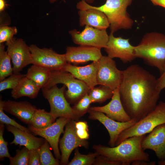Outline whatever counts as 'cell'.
Listing matches in <instances>:
<instances>
[{
	"instance_id": "6da1fadb",
	"label": "cell",
	"mask_w": 165,
	"mask_h": 165,
	"mask_svg": "<svg viewBox=\"0 0 165 165\" xmlns=\"http://www.w3.org/2000/svg\"><path fill=\"white\" fill-rule=\"evenodd\" d=\"M157 80L138 65H131L123 71L119 93L124 108L131 119L138 121L156 107L161 93L157 88Z\"/></svg>"
},
{
	"instance_id": "7a4b0ae2",
	"label": "cell",
	"mask_w": 165,
	"mask_h": 165,
	"mask_svg": "<svg viewBox=\"0 0 165 165\" xmlns=\"http://www.w3.org/2000/svg\"><path fill=\"white\" fill-rule=\"evenodd\" d=\"M146 135L136 136L125 139L119 145L108 147L94 145L93 148L109 160L120 162L122 165H130L136 161H150L148 154L144 151L141 141Z\"/></svg>"
},
{
	"instance_id": "3957f363",
	"label": "cell",
	"mask_w": 165,
	"mask_h": 165,
	"mask_svg": "<svg viewBox=\"0 0 165 165\" xmlns=\"http://www.w3.org/2000/svg\"><path fill=\"white\" fill-rule=\"evenodd\" d=\"M133 0H106L103 5L98 7L91 6L83 0L76 5L79 9L89 8L97 9L103 12L107 17L110 24V33L121 29L132 28L134 21L130 16L127 9Z\"/></svg>"
},
{
	"instance_id": "277c9868",
	"label": "cell",
	"mask_w": 165,
	"mask_h": 165,
	"mask_svg": "<svg viewBox=\"0 0 165 165\" xmlns=\"http://www.w3.org/2000/svg\"><path fill=\"white\" fill-rule=\"evenodd\" d=\"M134 51L136 57L157 68L160 74L165 70V35L156 32L146 33Z\"/></svg>"
},
{
	"instance_id": "5b68a950",
	"label": "cell",
	"mask_w": 165,
	"mask_h": 165,
	"mask_svg": "<svg viewBox=\"0 0 165 165\" xmlns=\"http://www.w3.org/2000/svg\"><path fill=\"white\" fill-rule=\"evenodd\" d=\"M165 123V102L160 101L155 108L134 125L122 132L115 146L129 137L146 135L157 126Z\"/></svg>"
},
{
	"instance_id": "8992f818",
	"label": "cell",
	"mask_w": 165,
	"mask_h": 165,
	"mask_svg": "<svg viewBox=\"0 0 165 165\" xmlns=\"http://www.w3.org/2000/svg\"><path fill=\"white\" fill-rule=\"evenodd\" d=\"M59 83L67 87L65 96L69 103L72 104L76 103L89 94L90 90L83 82L75 78L71 73L62 70L52 71L51 77L44 87L50 88Z\"/></svg>"
},
{
	"instance_id": "52a82bcc",
	"label": "cell",
	"mask_w": 165,
	"mask_h": 165,
	"mask_svg": "<svg viewBox=\"0 0 165 165\" xmlns=\"http://www.w3.org/2000/svg\"><path fill=\"white\" fill-rule=\"evenodd\" d=\"M66 86L59 88L57 85L50 88H42L43 97L48 101L50 106V112L56 119L64 117L74 120L80 118L71 107L65 96Z\"/></svg>"
},
{
	"instance_id": "ba28073f",
	"label": "cell",
	"mask_w": 165,
	"mask_h": 165,
	"mask_svg": "<svg viewBox=\"0 0 165 165\" xmlns=\"http://www.w3.org/2000/svg\"><path fill=\"white\" fill-rule=\"evenodd\" d=\"M96 79L98 85L106 86L113 90L119 88L123 71L116 67L115 61L108 56H102L98 61Z\"/></svg>"
},
{
	"instance_id": "9c48e42d",
	"label": "cell",
	"mask_w": 165,
	"mask_h": 165,
	"mask_svg": "<svg viewBox=\"0 0 165 165\" xmlns=\"http://www.w3.org/2000/svg\"><path fill=\"white\" fill-rule=\"evenodd\" d=\"M32 64L47 68L52 71L62 70L68 63L64 54L57 53L51 48H41L36 45L29 46Z\"/></svg>"
},
{
	"instance_id": "30bf717a",
	"label": "cell",
	"mask_w": 165,
	"mask_h": 165,
	"mask_svg": "<svg viewBox=\"0 0 165 165\" xmlns=\"http://www.w3.org/2000/svg\"><path fill=\"white\" fill-rule=\"evenodd\" d=\"M73 42L79 46L95 47L101 49L106 47L109 35L106 30H101L86 26L81 31L74 29L69 31Z\"/></svg>"
},
{
	"instance_id": "8fae6325",
	"label": "cell",
	"mask_w": 165,
	"mask_h": 165,
	"mask_svg": "<svg viewBox=\"0 0 165 165\" xmlns=\"http://www.w3.org/2000/svg\"><path fill=\"white\" fill-rule=\"evenodd\" d=\"M75 120L70 119L65 126V130L63 137L59 141V148L61 152L60 164L67 165L69 156L72 151L79 147L87 148L89 143L86 140L79 138L76 133Z\"/></svg>"
},
{
	"instance_id": "7c38bea8",
	"label": "cell",
	"mask_w": 165,
	"mask_h": 165,
	"mask_svg": "<svg viewBox=\"0 0 165 165\" xmlns=\"http://www.w3.org/2000/svg\"><path fill=\"white\" fill-rule=\"evenodd\" d=\"M7 51L13 64V73H19L26 66L33 63L29 46L21 38H13L6 42Z\"/></svg>"
},
{
	"instance_id": "4fadbf2b",
	"label": "cell",
	"mask_w": 165,
	"mask_h": 165,
	"mask_svg": "<svg viewBox=\"0 0 165 165\" xmlns=\"http://www.w3.org/2000/svg\"><path fill=\"white\" fill-rule=\"evenodd\" d=\"M70 119L59 117L55 122L46 127L38 129L29 126V129L35 135L41 136L48 142L56 158L59 160L61 157L58 147L59 138L64 132V127Z\"/></svg>"
},
{
	"instance_id": "5bb4252c",
	"label": "cell",
	"mask_w": 165,
	"mask_h": 165,
	"mask_svg": "<svg viewBox=\"0 0 165 165\" xmlns=\"http://www.w3.org/2000/svg\"><path fill=\"white\" fill-rule=\"evenodd\" d=\"M87 112L89 114V119L98 121L106 128L110 137L108 145L111 147L115 146L118 137L122 132L138 121L135 119H131L127 122H119L109 118L101 112L89 109Z\"/></svg>"
},
{
	"instance_id": "9a60e30c",
	"label": "cell",
	"mask_w": 165,
	"mask_h": 165,
	"mask_svg": "<svg viewBox=\"0 0 165 165\" xmlns=\"http://www.w3.org/2000/svg\"><path fill=\"white\" fill-rule=\"evenodd\" d=\"M135 46L131 44L129 39L116 37L110 33L107 46L104 48L108 55L113 59H120L123 63L133 60L136 57L134 54Z\"/></svg>"
},
{
	"instance_id": "2e32d148",
	"label": "cell",
	"mask_w": 165,
	"mask_h": 165,
	"mask_svg": "<svg viewBox=\"0 0 165 165\" xmlns=\"http://www.w3.org/2000/svg\"><path fill=\"white\" fill-rule=\"evenodd\" d=\"M64 54L67 63L74 64L97 61L102 56L101 49L82 46H67Z\"/></svg>"
},
{
	"instance_id": "e0dca14e",
	"label": "cell",
	"mask_w": 165,
	"mask_h": 165,
	"mask_svg": "<svg viewBox=\"0 0 165 165\" xmlns=\"http://www.w3.org/2000/svg\"><path fill=\"white\" fill-rule=\"evenodd\" d=\"M143 138L141 143L144 151H154L160 160H165V123L159 125Z\"/></svg>"
},
{
	"instance_id": "ac0fdd59",
	"label": "cell",
	"mask_w": 165,
	"mask_h": 165,
	"mask_svg": "<svg viewBox=\"0 0 165 165\" xmlns=\"http://www.w3.org/2000/svg\"><path fill=\"white\" fill-rule=\"evenodd\" d=\"M111 101L102 106L90 107L89 110L102 112L109 118L117 121L126 122L131 119L125 111L122 104L119 87L113 90Z\"/></svg>"
},
{
	"instance_id": "d6986e66",
	"label": "cell",
	"mask_w": 165,
	"mask_h": 165,
	"mask_svg": "<svg viewBox=\"0 0 165 165\" xmlns=\"http://www.w3.org/2000/svg\"><path fill=\"white\" fill-rule=\"evenodd\" d=\"M98 65V61L84 66L67 63L62 71L71 73L75 78L84 82L90 89L98 85L96 79Z\"/></svg>"
},
{
	"instance_id": "ffe728a7",
	"label": "cell",
	"mask_w": 165,
	"mask_h": 165,
	"mask_svg": "<svg viewBox=\"0 0 165 165\" xmlns=\"http://www.w3.org/2000/svg\"><path fill=\"white\" fill-rule=\"evenodd\" d=\"M80 26H88L101 30L109 27L108 19L101 11L92 8L79 9L78 11Z\"/></svg>"
},
{
	"instance_id": "44dd1931",
	"label": "cell",
	"mask_w": 165,
	"mask_h": 165,
	"mask_svg": "<svg viewBox=\"0 0 165 165\" xmlns=\"http://www.w3.org/2000/svg\"><path fill=\"white\" fill-rule=\"evenodd\" d=\"M4 111L15 116L25 123L29 124L36 108L26 101L17 102L10 100L3 101Z\"/></svg>"
},
{
	"instance_id": "7402d4cb",
	"label": "cell",
	"mask_w": 165,
	"mask_h": 165,
	"mask_svg": "<svg viewBox=\"0 0 165 165\" xmlns=\"http://www.w3.org/2000/svg\"><path fill=\"white\" fill-rule=\"evenodd\" d=\"M6 127L7 130L14 136L10 145H23L30 150L38 148L45 141L44 138L36 137L30 132L24 131L13 126L6 125Z\"/></svg>"
},
{
	"instance_id": "603a6c76",
	"label": "cell",
	"mask_w": 165,
	"mask_h": 165,
	"mask_svg": "<svg viewBox=\"0 0 165 165\" xmlns=\"http://www.w3.org/2000/svg\"><path fill=\"white\" fill-rule=\"evenodd\" d=\"M40 89L33 81L26 77L25 75L16 87L12 90L11 95L15 99L23 97L34 99L37 97Z\"/></svg>"
},
{
	"instance_id": "cb8c5ba5",
	"label": "cell",
	"mask_w": 165,
	"mask_h": 165,
	"mask_svg": "<svg viewBox=\"0 0 165 165\" xmlns=\"http://www.w3.org/2000/svg\"><path fill=\"white\" fill-rule=\"evenodd\" d=\"M52 71L43 67L33 64L28 69L25 75L33 81L40 88L44 87L49 80Z\"/></svg>"
},
{
	"instance_id": "d4e9b609",
	"label": "cell",
	"mask_w": 165,
	"mask_h": 165,
	"mask_svg": "<svg viewBox=\"0 0 165 165\" xmlns=\"http://www.w3.org/2000/svg\"><path fill=\"white\" fill-rule=\"evenodd\" d=\"M56 119L50 112H47L44 109H37L30 120L29 125L37 128H43L52 124Z\"/></svg>"
},
{
	"instance_id": "484cf974",
	"label": "cell",
	"mask_w": 165,
	"mask_h": 165,
	"mask_svg": "<svg viewBox=\"0 0 165 165\" xmlns=\"http://www.w3.org/2000/svg\"><path fill=\"white\" fill-rule=\"evenodd\" d=\"M113 90L105 86L100 85L90 89L89 93L92 103H102L111 98Z\"/></svg>"
},
{
	"instance_id": "4316f807",
	"label": "cell",
	"mask_w": 165,
	"mask_h": 165,
	"mask_svg": "<svg viewBox=\"0 0 165 165\" xmlns=\"http://www.w3.org/2000/svg\"><path fill=\"white\" fill-rule=\"evenodd\" d=\"M11 60L3 43H0V81L13 74Z\"/></svg>"
},
{
	"instance_id": "83f0119b",
	"label": "cell",
	"mask_w": 165,
	"mask_h": 165,
	"mask_svg": "<svg viewBox=\"0 0 165 165\" xmlns=\"http://www.w3.org/2000/svg\"><path fill=\"white\" fill-rule=\"evenodd\" d=\"M48 142L46 140L44 143L38 148L40 161L42 165H59V160L53 156Z\"/></svg>"
},
{
	"instance_id": "f1b7e54d",
	"label": "cell",
	"mask_w": 165,
	"mask_h": 165,
	"mask_svg": "<svg viewBox=\"0 0 165 165\" xmlns=\"http://www.w3.org/2000/svg\"><path fill=\"white\" fill-rule=\"evenodd\" d=\"M99 155L97 152L84 155L80 153L77 148L75 149L74 156L68 165H94L96 157Z\"/></svg>"
},
{
	"instance_id": "f546056e",
	"label": "cell",
	"mask_w": 165,
	"mask_h": 165,
	"mask_svg": "<svg viewBox=\"0 0 165 165\" xmlns=\"http://www.w3.org/2000/svg\"><path fill=\"white\" fill-rule=\"evenodd\" d=\"M92 103L89 94H87L80 98L72 107L77 115L80 118L88 112Z\"/></svg>"
},
{
	"instance_id": "4dcf8cb0",
	"label": "cell",
	"mask_w": 165,
	"mask_h": 165,
	"mask_svg": "<svg viewBox=\"0 0 165 165\" xmlns=\"http://www.w3.org/2000/svg\"><path fill=\"white\" fill-rule=\"evenodd\" d=\"M29 149L24 146L21 149L16 150V155L9 158L10 165H28Z\"/></svg>"
},
{
	"instance_id": "1f68e13d",
	"label": "cell",
	"mask_w": 165,
	"mask_h": 165,
	"mask_svg": "<svg viewBox=\"0 0 165 165\" xmlns=\"http://www.w3.org/2000/svg\"><path fill=\"white\" fill-rule=\"evenodd\" d=\"M25 75L19 73H13L7 78L0 82V91L8 89L12 90L15 88Z\"/></svg>"
},
{
	"instance_id": "d6a6232c",
	"label": "cell",
	"mask_w": 165,
	"mask_h": 165,
	"mask_svg": "<svg viewBox=\"0 0 165 165\" xmlns=\"http://www.w3.org/2000/svg\"><path fill=\"white\" fill-rule=\"evenodd\" d=\"M0 122L1 123L13 126L24 131L30 132L29 129L20 125L4 113L3 108V101L1 97L0 100Z\"/></svg>"
},
{
	"instance_id": "836d02e7",
	"label": "cell",
	"mask_w": 165,
	"mask_h": 165,
	"mask_svg": "<svg viewBox=\"0 0 165 165\" xmlns=\"http://www.w3.org/2000/svg\"><path fill=\"white\" fill-rule=\"evenodd\" d=\"M17 32L16 27H10L8 25L0 26V43L8 42L11 40L14 35Z\"/></svg>"
},
{
	"instance_id": "e575fe53",
	"label": "cell",
	"mask_w": 165,
	"mask_h": 165,
	"mask_svg": "<svg viewBox=\"0 0 165 165\" xmlns=\"http://www.w3.org/2000/svg\"><path fill=\"white\" fill-rule=\"evenodd\" d=\"M4 130V126L3 124L0 125V159L2 160L5 157L9 158L10 156L8 149V142L6 141L3 137Z\"/></svg>"
},
{
	"instance_id": "d590c367",
	"label": "cell",
	"mask_w": 165,
	"mask_h": 165,
	"mask_svg": "<svg viewBox=\"0 0 165 165\" xmlns=\"http://www.w3.org/2000/svg\"><path fill=\"white\" fill-rule=\"evenodd\" d=\"M41 165V164L38 148L30 150L28 165Z\"/></svg>"
},
{
	"instance_id": "8d00e7d4",
	"label": "cell",
	"mask_w": 165,
	"mask_h": 165,
	"mask_svg": "<svg viewBox=\"0 0 165 165\" xmlns=\"http://www.w3.org/2000/svg\"><path fill=\"white\" fill-rule=\"evenodd\" d=\"M94 165H122V164L120 162L111 161L107 157L99 154L96 157Z\"/></svg>"
},
{
	"instance_id": "74e56055",
	"label": "cell",
	"mask_w": 165,
	"mask_h": 165,
	"mask_svg": "<svg viewBox=\"0 0 165 165\" xmlns=\"http://www.w3.org/2000/svg\"><path fill=\"white\" fill-rule=\"evenodd\" d=\"M157 88L160 92L165 88V70L160 74L159 78L157 79Z\"/></svg>"
},
{
	"instance_id": "f35d334b",
	"label": "cell",
	"mask_w": 165,
	"mask_h": 165,
	"mask_svg": "<svg viewBox=\"0 0 165 165\" xmlns=\"http://www.w3.org/2000/svg\"><path fill=\"white\" fill-rule=\"evenodd\" d=\"M76 133L81 139L87 140L89 138L88 130L84 129H76Z\"/></svg>"
},
{
	"instance_id": "ab89813d",
	"label": "cell",
	"mask_w": 165,
	"mask_h": 165,
	"mask_svg": "<svg viewBox=\"0 0 165 165\" xmlns=\"http://www.w3.org/2000/svg\"><path fill=\"white\" fill-rule=\"evenodd\" d=\"M75 125L76 129H84L88 130V126L86 121H75Z\"/></svg>"
},
{
	"instance_id": "60d3db41",
	"label": "cell",
	"mask_w": 165,
	"mask_h": 165,
	"mask_svg": "<svg viewBox=\"0 0 165 165\" xmlns=\"http://www.w3.org/2000/svg\"><path fill=\"white\" fill-rule=\"evenodd\" d=\"M132 165H155V161H136L133 162L131 164Z\"/></svg>"
},
{
	"instance_id": "b9f144b4",
	"label": "cell",
	"mask_w": 165,
	"mask_h": 165,
	"mask_svg": "<svg viewBox=\"0 0 165 165\" xmlns=\"http://www.w3.org/2000/svg\"><path fill=\"white\" fill-rule=\"evenodd\" d=\"M155 6H158L165 8V0H150Z\"/></svg>"
},
{
	"instance_id": "7bdbcfd3",
	"label": "cell",
	"mask_w": 165,
	"mask_h": 165,
	"mask_svg": "<svg viewBox=\"0 0 165 165\" xmlns=\"http://www.w3.org/2000/svg\"><path fill=\"white\" fill-rule=\"evenodd\" d=\"M6 4L5 0H0V12H4L6 6Z\"/></svg>"
},
{
	"instance_id": "ee69618b",
	"label": "cell",
	"mask_w": 165,
	"mask_h": 165,
	"mask_svg": "<svg viewBox=\"0 0 165 165\" xmlns=\"http://www.w3.org/2000/svg\"><path fill=\"white\" fill-rule=\"evenodd\" d=\"M57 0H49L50 2L53 3L55 2ZM88 4H92L94 1V0H83Z\"/></svg>"
},
{
	"instance_id": "f6af8a7d",
	"label": "cell",
	"mask_w": 165,
	"mask_h": 165,
	"mask_svg": "<svg viewBox=\"0 0 165 165\" xmlns=\"http://www.w3.org/2000/svg\"><path fill=\"white\" fill-rule=\"evenodd\" d=\"M159 165H165V160H159L158 162Z\"/></svg>"
}]
</instances>
